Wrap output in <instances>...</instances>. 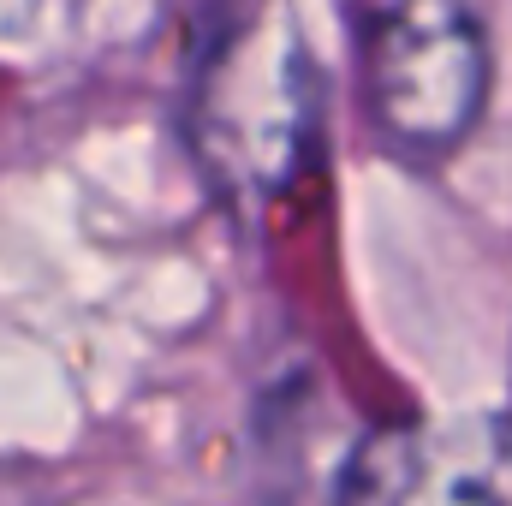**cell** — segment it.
<instances>
[{"instance_id": "obj_2", "label": "cell", "mask_w": 512, "mask_h": 506, "mask_svg": "<svg viewBox=\"0 0 512 506\" xmlns=\"http://www.w3.org/2000/svg\"><path fill=\"white\" fill-rule=\"evenodd\" d=\"M334 506H512V417L376 429L352 447Z\"/></svg>"}, {"instance_id": "obj_1", "label": "cell", "mask_w": 512, "mask_h": 506, "mask_svg": "<svg viewBox=\"0 0 512 506\" xmlns=\"http://www.w3.org/2000/svg\"><path fill=\"white\" fill-rule=\"evenodd\" d=\"M364 114L405 167H441L483 120L489 36L471 0H352Z\"/></svg>"}, {"instance_id": "obj_3", "label": "cell", "mask_w": 512, "mask_h": 506, "mask_svg": "<svg viewBox=\"0 0 512 506\" xmlns=\"http://www.w3.org/2000/svg\"><path fill=\"white\" fill-rule=\"evenodd\" d=\"M209 155L227 173V185L274 197L310 149V66L298 54L292 36H280L262 60H256V102H221L209 114Z\"/></svg>"}]
</instances>
